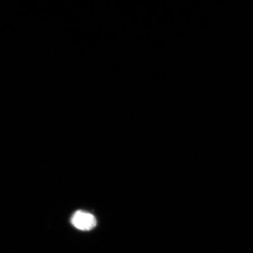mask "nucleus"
<instances>
[{
  "label": "nucleus",
  "mask_w": 253,
  "mask_h": 253,
  "mask_svg": "<svg viewBox=\"0 0 253 253\" xmlns=\"http://www.w3.org/2000/svg\"><path fill=\"white\" fill-rule=\"evenodd\" d=\"M71 223L79 230L87 231L94 228L97 221L92 214L79 211L73 215Z\"/></svg>",
  "instance_id": "obj_1"
}]
</instances>
